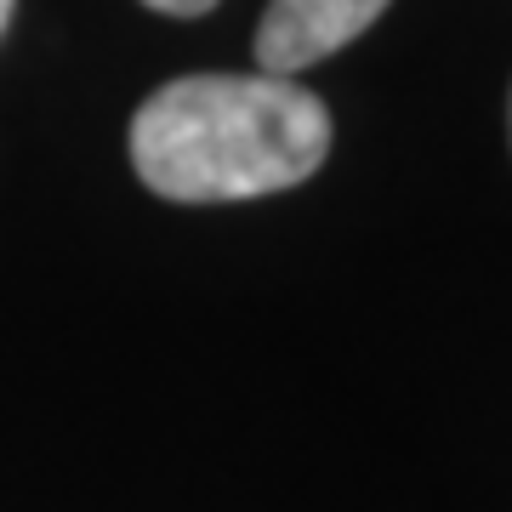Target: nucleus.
Returning a JSON list of instances; mask_svg holds the SVG:
<instances>
[{"label": "nucleus", "instance_id": "obj_1", "mask_svg": "<svg viewBox=\"0 0 512 512\" xmlns=\"http://www.w3.org/2000/svg\"><path fill=\"white\" fill-rule=\"evenodd\" d=\"M330 109L285 74H183L131 114V165L160 200L234 205L308 183Z\"/></svg>", "mask_w": 512, "mask_h": 512}, {"label": "nucleus", "instance_id": "obj_2", "mask_svg": "<svg viewBox=\"0 0 512 512\" xmlns=\"http://www.w3.org/2000/svg\"><path fill=\"white\" fill-rule=\"evenodd\" d=\"M393 0H268L256 29V63L262 74H302L319 57L342 52L382 18Z\"/></svg>", "mask_w": 512, "mask_h": 512}, {"label": "nucleus", "instance_id": "obj_3", "mask_svg": "<svg viewBox=\"0 0 512 512\" xmlns=\"http://www.w3.org/2000/svg\"><path fill=\"white\" fill-rule=\"evenodd\" d=\"M148 12H165V18H205L217 0H143Z\"/></svg>", "mask_w": 512, "mask_h": 512}, {"label": "nucleus", "instance_id": "obj_4", "mask_svg": "<svg viewBox=\"0 0 512 512\" xmlns=\"http://www.w3.org/2000/svg\"><path fill=\"white\" fill-rule=\"evenodd\" d=\"M12 6H18V0H0V35H6V23H12Z\"/></svg>", "mask_w": 512, "mask_h": 512}, {"label": "nucleus", "instance_id": "obj_5", "mask_svg": "<svg viewBox=\"0 0 512 512\" xmlns=\"http://www.w3.org/2000/svg\"><path fill=\"white\" fill-rule=\"evenodd\" d=\"M507 131H512V97H507Z\"/></svg>", "mask_w": 512, "mask_h": 512}]
</instances>
